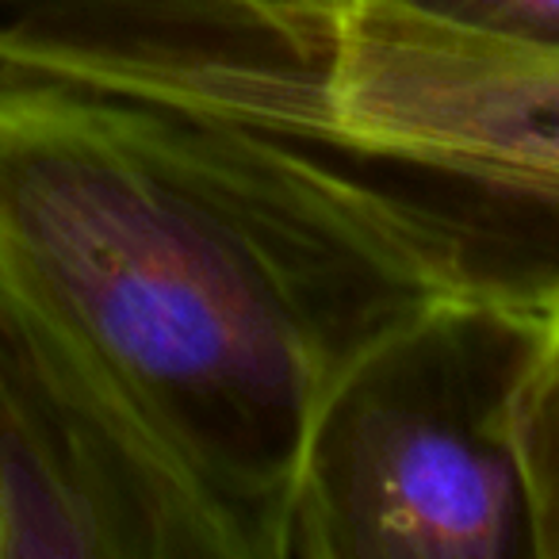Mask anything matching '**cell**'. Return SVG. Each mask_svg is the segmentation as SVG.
<instances>
[{
    "label": "cell",
    "mask_w": 559,
    "mask_h": 559,
    "mask_svg": "<svg viewBox=\"0 0 559 559\" xmlns=\"http://www.w3.org/2000/svg\"><path fill=\"white\" fill-rule=\"evenodd\" d=\"M0 559H200L162 490L4 319Z\"/></svg>",
    "instance_id": "obj_4"
},
{
    "label": "cell",
    "mask_w": 559,
    "mask_h": 559,
    "mask_svg": "<svg viewBox=\"0 0 559 559\" xmlns=\"http://www.w3.org/2000/svg\"><path fill=\"white\" fill-rule=\"evenodd\" d=\"M314 4H353V0H314Z\"/></svg>",
    "instance_id": "obj_7"
},
{
    "label": "cell",
    "mask_w": 559,
    "mask_h": 559,
    "mask_svg": "<svg viewBox=\"0 0 559 559\" xmlns=\"http://www.w3.org/2000/svg\"><path fill=\"white\" fill-rule=\"evenodd\" d=\"M544 311L452 296L319 403L284 559H536L518 395Z\"/></svg>",
    "instance_id": "obj_3"
},
{
    "label": "cell",
    "mask_w": 559,
    "mask_h": 559,
    "mask_svg": "<svg viewBox=\"0 0 559 559\" xmlns=\"http://www.w3.org/2000/svg\"><path fill=\"white\" fill-rule=\"evenodd\" d=\"M475 39L533 55H559V0H391Z\"/></svg>",
    "instance_id": "obj_6"
},
{
    "label": "cell",
    "mask_w": 559,
    "mask_h": 559,
    "mask_svg": "<svg viewBox=\"0 0 559 559\" xmlns=\"http://www.w3.org/2000/svg\"><path fill=\"white\" fill-rule=\"evenodd\" d=\"M180 108L349 192L460 296L559 299V55L391 0H269L203 55Z\"/></svg>",
    "instance_id": "obj_2"
},
{
    "label": "cell",
    "mask_w": 559,
    "mask_h": 559,
    "mask_svg": "<svg viewBox=\"0 0 559 559\" xmlns=\"http://www.w3.org/2000/svg\"><path fill=\"white\" fill-rule=\"evenodd\" d=\"M518 449L533 498L536 559H559V299L518 395Z\"/></svg>",
    "instance_id": "obj_5"
},
{
    "label": "cell",
    "mask_w": 559,
    "mask_h": 559,
    "mask_svg": "<svg viewBox=\"0 0 559 559\" xmlns=\"http://www.w3.org/2000/svg\"><path fill=\"white\" fill-rule=\"evenodd\" d=\"M452 296L395 226L249 134L0 81V319L203 559H284L326 391Z\"/></svg>",
    "instance_id": "obj_1"
}]
</instances>
